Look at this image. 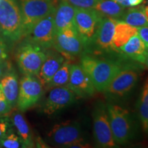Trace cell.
Segmentation results:
<instances>
[{
    "label": "cell",
    "instance_id": "cell-21",
    "mask_svg": "<svg viewBox=\"0 0 148 148\" xmlns=\"http://www.w3.org/2000/svg\"><path fill=\"white\" fill-rule=\"evenodd\" d=\"M12 121L15 126L21 141L23 147H33L34 142L29 125L21 113L14 112L12 116Z\"/></svg>",
    "mask_w": 148,
    "mask_h": 148
},
{
    "label": "cell",
    "instance_id": "cell-9",
    "mask_svg": "<svg viewBox=\"0 0 148 148\" xmlns=\"http://www.w3.org/2000/svg\"><path fill=\"white\" fill-rule=\"evenodd\" d=\"M87 45L75 27H73L56 33L53 47L65 58L80 54Z\"/></svg>",
    "mask_w": 148,
    "mask_h": 148
},
{
    "label": "cell",
    "instance_id": "cell-19",
    "mask_svg": "<svg viewBox=\"0 0 148 148\" xmlns=\"http://www.w3.org/2000/svg\"><path fill=\"white\" fill-rule=\"evenodd\" d=\"M137 33L138 27L119 21L116 25L112 38L113 48L114 49H119L120 47L128 41L131 37Z\"/></svg>",
    "mask_w": 148,
    "mask_h": 148
},
{
    "label": "cell",
    "instance_id": "cell-13",
    "mask_svg": "<svg viewBox=\"0 0 148 148\" xmlns=\"http://www.w3.org/2000/svg\"><path fill=\"white\" fill-rule=\"evenodd\" d=\"M75 98V94L67 86L51 88L42 107L44 113L50 115L65 108L74 103Z\"/></svg>",
    "mask_w": 148,
    "mask_h": 148
},
{
    "label": "cell",
    "instance_id": "cell-15",
    "mask_svg": "<svg viewBox=\"0 0 148 148\" xmlns=\"http://www.w3.org/2000/svg\"><path fill=\"white\" fill-rule=\"evenodd\" d=\"M118 22V20L103 16L92 41H95L97 47L103 50L114 49L112 38Z\"/></svg>",
    "mask_w": 148,
    "mask_h": 148
},
{
    "label": "cell",
    "instance_id": "cell-10",
    "mask_svg": "<svg viewBox=\"0 0 148 148\" xmlns=\"http://www.w3.org/2000/svg\"><path fill=\"white\" fill-rule=\"evenodd\" d=\"M43 93V86L38 77L32 75H24L19 82L17 98L18 110L25 111L38 102Z\"/></svg>",
    "mask_w": 148,
    "mask_h": 148
},
{
    "label": "cell",
    "instance_id": "cell-37",
    "mask_svg": "<svg viewBox=\"0 0 148 148\" xmlns=\"http://www.w3.org/2000/svg\"></svg>",
    "mask_w": 148,
    "mask_h": 148
},
{
    "label": "cell",
    "instance_id": "cell-3",
    "mask_svg": "<svg viewBox=\"0 0 148 148\" xmlns=\"http://www.w3.org/2000/svg\"><path fill=\"white\" fill-rule=\"evenodd\" d=\"M53 145L62 147H88L82 137L81 125L77 121H66L56 124L48 133Z\"/></svg>",
    "mask_w": 148,
    "mask_h": 148
},
{
    "label": "cell",
    "instance_id": "cell-31",
    "mask_svg": "<svg viewBox=\"0 0 148 148\" xmlns=\"http://www.w3.org/2000/svg\"><path fill=\"white\" fill-rule=\"evenodd\" d=\"M138 35L145 43V46H148V26L138 27Z\"/></svg>",
    "mask_w": 148,
    "mask_h": 148
},
{
    "label": "cell",
    "instance_id": "cell-22",
    "mask_svg": "<svg viewBox=\"0 0 148 148\" xmlns=\"http://www.w3.org/2000/svg\"><path fill=\"white\" fill-rule=\"evenodd\" d=\"M144 8L145 6L143 5L136 8H130L125 11L119 21L136 27L148 26V21L144 12Z\"/></svg>",
    "mask_w": 148,
    "mask_h": 148
},
{
    "label": "cell",
    "instance_id": "cell-34",
    "mask_svg": "<svg viewBox=\"0 0 148 148\" xmlns=\"http://www.w3.org/2000/svg\"><path fill=\"white\" fill-rule=\"evenodd\" d=\"M140 63H143L144 65H145L146 67H147L148 69V56L145 55V56H144V58H143V60H142Z\"/></svg>",
    "mask_w": 148,
    "mask_h": 148
},
{
    "label": "cell",
    "instance_id": "cell-30",
    "mask_svg": "<svg viewBox=\"0 0 148 148\" xmlns=\"http://www.w3.org/2000/svg\"><path fill=\"white\" fill-rule=\"evenodd\" d=\"M8 129L9 122L8 119L5 118H0V139L7 134L9 131Z\"/></svg>",
    "mask_w": 148,
    "mask_h": 148
},
{
    "label": "cell",
    "instance_id": "cell-28",
    "mask_svg": "<svg viewBox=\"0 0 148 148\" xmlns=\"http://www.w3.org/2000/svg\"><path fill=\"white\" fill-rule=\"evenodd\" d=\"M12 107L10 106L4 93H3L1 86H0V116L5 115L10 112Z\"/></svg>",
    "mask_w": 148,
    "mask_h": 148
},
{
    "label": "cell",
    "instance_id": "cell-27",
    "mask_svg": "<svg viewBox=\"0 0 148 148\" xmlns=\"http://www.w3.org/2000/svg\"><path fill=\"white\" fill-rule=\"evenodd\" d=\"M75 8H95L96 5L102 0H66Z\"/></svg>",
    "mask_w": 148,
    "mask_h": 148
},
{
    "label": "cell",
    "instance_id": "cell-24",
    "mask_svg": "<svg viewBox=\"0 0 148 148\" xmlns=\"http://www.w3.org/2000/svg\"><path fill=\"white\" fill-rule=\"evenodd\" d=\"M71 62L69 60H65L58 71L53 75L49 82L45 85L46 89L50 90L51 88L58 86H67L70 76Z\"/></svg>",
    "mask_w": 148,
    "mask_h": 148
},
{
    "label": "cell",
    "instance_id": "cell-36",
    "mask_svg": "<svg viewBox=\"0 0 148 148\" xmlns=\"http://www.w3.org/2000/svg\"><path fill=\"white\" fill-rule=\"evenodd\" d=\"M145 56H148V46H146V47H145Z\"/></svg>",
    "mask_w": 148,
    "mask_h": 148
},
{
    "label": "cell",
    "instance_id": "cell-2",
    "mask_svg": "<svg viewBox=\"0 0 148 148\" xmlns=\"http://www.w3.org/2000/svg\"><path fill=\"white\" fill-rule=\"evenodd\" d=\"M0 34L9 43L23 38L21 12L16 0H0Z\"/></svg>",
    "mask_w": 148,
    "mask_h": 148
},
{
    "label": "cell",
    "instance_id": "cell-33",
    "mask_svg": "<svg viewBox=\"0 0 148 148\" xmlns=\"http://www.w3.org/2000/svg\"><path fill=\"white\" fill-rule=\"evenodd\" d=\"M143 0H127V6L128 7H134L140 5L143 3Z\"/></svg>",
    "mask_w": 148,
    "mask_h": 148
},
{
    "label": "cell",
    "instance_id": "cell-26",
    "mask_svg": "<svg viewBox=\"0 0 148 148\" xmlns=\"http://www.w3.org/2000/svg\"><path fill=\"white\" fill-rule=\"evenodd\" d=\"M0 143L2 147L6 148H18L22 145L19 136L10 130L0 139Z\"/></svg>",
    "mask_w": 148,
    "mask_h": 148
},
{
    "label": "cell",
    "instance_id": "cell-11",
    "mask_svg": "<svg viewBox=\"0 0 148 148\" xmlns=\"http://www.w3.org/2000/svg\"><path fill=\"white\" fill-rule=\"evenodd\" d=\"M55 8L47 16L37 22L31 29L30 32L25 36L27 40L39 46L45 50L53 47L54 42Z\"/></svg>",
    "mask_w": 148,
    "mask_h": 148
},
{
    "label": "cell",
    "instance_id": "cell-14",
    "mask_svg": "<svg viewBox=\"0 0 148 148\" xmlns=\"http://www.w3.org/2000/svg\"><path fill=\"white\" fill-rule=\"evenodd\" d=\"M67 86L79 97H90L95 93V88L91 79L81 64H72Z\"/></svg>",
    "mask_w": 148,
    "mask_h": 148
},
{
    "label": "cell",
    "instance_id": "cell-6",
    "mask_svg": "<svg viewBox=\"0 0 148 148\" xmlns=\"http://www.w3.org/2000/svg\"><path fill=\"white\" fill-rule=\"evenodd\" d=\"M23 19V37L30 32L37 22L55 8L53 0H19Z\"/></svg>",
    "mask_w": 148,
    "mask_h": 148
},
{
    "label": "cell",
    "instance_id": "cell-1",
    "mask_svg": "<svg viewBox=\"0 0 148 148\" xmlns=\"http://www.w3.org/2000/svg\"><path fill=\"white\" fill-rule=\"evenodd\" d=\"M81 66L89 76L97 91L104 92L111 81L123 69L119 63L84 55L81 58Z\"/></svg>",
    "mask_w": 148,
    "mask_h": 148
},
{
    "label": "cell",
    "instance_id": "cell-17",
    "mask_svg": "<svg viewBox=\"0 0 148 148\" xmlns=\"http://www.w3.org/2000/svg\"><path fill=\"white\" fill-rule=\"evenodd\" d=\"M64 61V57L58 51H49L46 53L45 60L42 64L39 73L36 75L42 86H45L50 81Z\"/></svg>",
    "mask_w": 148,
    "mask_h": 148
},
{
    "label": "cell",
    "instance_id": "cell-20",
    "mask_svg": "<svg viewBox=\"0 0 148 148\" xmlns=\"http://www.w3.org/2000/svg\"><path fill=\"white\" fill-rule=\"evenodd\" d=\"M146 46L141 38L138 35V33L130 38L125 45L119 48V50L125 54L134 59L138 62H141L145 56V50Z\"/></svg>",
    "mask_w": 148,
    "mask_h": 148
},
{
    "label": "cell",
    "instance_id": "cell-5",
    "mask_svg": "<svg viewBox=\"0 0 148 148\" xmlns=\"http://www.w3.org/2000/svg\"><path fill=\"white\" fill-rule=\"evenodd\" d=\"M45 58V49L27 40L18 46L16 53L18 68L24 75L36 76Z\"/></svg>",
    "mask_w": 148,
    "mask_h": 148
},
{
    "label": "cell",
    "instance_id": "cell-32",
    "mask_svg": "<svg viewBox=\"0 0 148 148\" xmlns=\"http://www.w3.org/2000/svg\"><path fill=\"white\" fill-rule=\"evenodd\" d=\"M10 69L11 68L8 60L0 62V80Z\"/></svg>",
    "mask_w": 148,
    "mask_h": 148
},
{
    "label": "cell",
    "instance_id": "cell-7",
    "mask_svg": "<svg viewBox=\"0 0 148 148\" xmlns=\"http://www.w3.org/2000/svg\"><path fill=\"white\" fill-rule=\"evenodd\" d=\"M93 119V134L96 143L100 147H116L109 122L107 106L99 101L94 107L92 111Z\"/></svg>",
    "mask_w": 148,
    "mask_h": 148
},
{
    "label": "cell",
    "instance_id": "cell-23",
    "mask_svg": "<svg viewBox=\"0 0 148 148\" xmlns=\"http://www.w3.org/2000/svg\"><path fill=\"white\" fill-rule=\"evenodd\" d=\"M125 7L112 0H102L95 7V10L103 16H108L118 21L125 12Z\"/></svg>",
    "mask_w": 148,
    "mask_h": 148
},
{
    "label": "cell",
    "instance_id": "cell-16",
    "mask_svg": "<svg viewBox=\"0 0 148 148\" xmlns=\"http://www.w3.org/2000/svg\"><path fill=\"white\" fill-rule=\"evenodd\" d=\"M76 8L66 0H60L56 7L54 25L56 34L75 26V14Z\"/></svg>",
    "mask_w": 148,
    "mask_h": 148
},
{
    "label": "cell",
    "instance_id": "cell-25",
    "mask_svg": "<svg viewBox=\"0 0 148 148\" xmlns=\"http://www.w3.org/2000/svg\"><path fill=\"white\" fill-rule=\"evenodd\" d=\"M138 116L143 130L148 133V79L144 84L138 104Z\"/></svg>",
    "mask_w": 148,
    "mask_h": 148
},
{
    "label": "cell",
    "instance_id": "cell-18",
    "mask_svg": "<svg viewBox=\"0 0 148 148\" xmlns=\"http://www.w3.org/2000/svg\"><path fill=\"white\" fill-rule=\"evenodd\" d=\"M0 86L10 106L13 108L16 105L19 89L18 77L13 70L10 69L0 81Z\"/></svg>",
    "mask_w": 148,
    "mask_h": 148
},
{
    "label": "cell",
    "instance_id": "cell-35",
    "mask_svg": "<svg viewBox=\"0 0 148 148\" xmlns=\"http://www.w3.org/2000/svg\"><path fill=\"white\" fill-rule=\"evenodd\" d=\"M112 1H115V2L119 3V4L122 5V4H123V2H124V1H125V0H112Z\"/></svg>",
    "mask_w": 148,
    "mask_h": 148
},
{
    "label": "cell",
    "instance_id": "cell-12",
    "mask_svg": "<svg viewBox=\"0 0 148 148\" xmlns=\"http://www.w3.org/2000/svg\"><path fill=\"white\" fill-rule=\"evenodd\" d=\"M103 16L95 8H76L75 14V28L88 44L93 39Z\"/></svg>",
    "mask_w": 148,
    "mask_h": 148
},
{
    "label": "cell",
    "instance_id": "cell-8",
    "mask_svg": "<svg viewBox=\"0 0 148 148\" xmlns=\"http://www.w3.org/2000/svg\"><path fill=\"white\" fill-rule=\"evenodd\" d=\"M139 77L137 67L131 66L122 69L104 90L107 97L112 99H122L136 86Z\"/></svg>",
    "mask_w": 148,
    "mask_h": 148
},
{
    "label": "cell",
    "instance_id": "cell-4",
    "mask_svg": "<svg viewBox=\"0 0 148 148\" xmlns=\"http://www.w3.org/2000/svg\"><path fill=\"white\" fill-rule=\"evenodd\" d=\"M112 136L118 145L127 143L133 135L132 119L129 111L116 104L107 106Z\"/></svg>",
    "mask_w": 148,
    "mask_h": 148
},
{
    "label": "cell",
    "instance_id": "cell-29",
    "mask_svg": "<svg viewBox=\"0 0 148 148\" xmlns=\"http://www.w3.org/2000/svg\"><path fill=\"white\" fill-rule=\"evenodd\" d=\"M9 55V42L0 35V62L7 60Z\"/></svg>",
    "mask_w": 148,
    "mask_h": 148
}]
</instances>
